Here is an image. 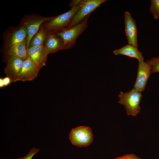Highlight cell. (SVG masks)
Masks as SVG:
<instances>
[{
	"label": "cell",
	"instance_id": "obj_2",
	"mask_svg": "<svg viewBox=\"0 0 159 159\" xmlns=\"http://www.w3.org/2000/svg\"><path fill=\"white\" fill-rule=\"evenodd\" d=\"M90 15H87L76 24L55 33L63 40V50L70 49L75 45L77 38L87 27L88 20Z\"/></svg>",
	"mask_w": 159,
	"mask_h": 159
},
{
	"label": "cell",
	"instance_id": "obj_10",
	"mask_svg": "<svg viewBox=\"0 0 159 159\" xmlns=\"http://www.w3.org/2000/svg\"><path fill=\"white\" fill-rule=\"evenodd\" d=\"M40 70L29 57L24 61L16 82L31 81L37 76Z\"/></svg>",
	"mask_w": 159,
	"mask_h": 159
},
{
	"label": "cell",
	"instance_id": "obj_14",
	"mask_svg": "<svg viewBox=\"0 0 159 159\" xmlns=\"http://www.w3.org/2000/svg\"><path fill=\"white\" fill-rule=\"evenodd\" d=\"M26 39L16 44L11 47L4 49L5 56H11L18 57L24 60L28 57Z\"/></svg>",
	"mask_w": 159,
	"mask_h": 159
},
{
	"label": "cell",
	"instance_id": "obj_16",
	"mask_svg": "<svg viewBox=\"0 0 159 159\" xmlns=\"http://www.w3.org/2000/svg\"><path fill=\"white\" fill-rule=\"evenodd\" d=\"M48 32L42 24L38 31L31 39L29 47L44 45Z\"/></svg>",
	"mask_w": 159,
	"mask_h": 159
},
{
	"label": "cell",
	"instance_id": "obj_24",
	"mask_svg": "<svg viewBox=\"0 0 159 159\" xmlns=\"http://www.w3.org/2000/svg\"><path fill=\"white\" fill-rule=\"evenodd\" d=\"M115 159H121V157L119 156V157H118L117 158H115Z\"/></svg>",
	"mask_w": 159,
	"mask_h": 159
},
{
	"label": "cell",
	"instance_id": "obj_9",
	"mask_svg": "<svg viewBox=\"0 0 159 159\" xmlns=\"http://www.w3.org/2000/svg\"><path fill=\"white\" fill-rule=\"evenodd\" d=\"M6 56V65L4 72L6 76L11 79L12 82H16L24 60L16 57L11 56Z\"/></svg>",
	"mask_w": 159,
	"mask_h": 159
},
{
	"label": "cell",
	"instance_id": "obj_19",
	"mask_svg": "<svg viewBox=\"0 0 159 159\" xmlns=\"http://www.w3.org/2000/svg\"><path fill=\"white\" fill-rule=\"evenodd\" d=\"M39 149L35 147H33L30 149L28 154L22 158H19L16 159H32L34 156L38 153Z\"/></svg>",
	"mask_w": 159,
	"mask_h": 159
},
{
	"label": "cell",
	"instance_id": "obj_4",
	"mask_svg": "<svg viewBox=\"0 0 159 159\" xmlns=\"http://www.w3.org/2000/svg\"><path fill=\"white\" fill-rule=\"evenodd\" d=\"M51 17L32 14L25 15L22 18L20 25L23 26L26 31L27 48L29 47L31 39L38 31L42 24L49 20Z\"/></svg>",
	"mask_w": 159,
	"mask_h": 159
},
{
	"label": "cell",
	"instance_id": "obj_17",
	"mask_svg": "<svg viewBox=\"0 0 159 159\" xmlns=\"http://www.w3.org/2000/svg\"><path fill=\"white\" fill-rule=\"evenodd\" d=\"M149 11L154 18H159V0H151Z\"/></svg>",
	"mask_w": 159,
	"mask_h": 159
},
{
	"label": "cell",
	"instance_id": "obj_8",
	"mask_svg": "<svg viewBox=\"0 0 159 159\" xmlns=\"http://www.w3.org/2000/svg\"><path fill=\"white\" fill-rule=\"evenodd\" d=\"M137 75L134 88L140 92L143 91L151 74L152 67L144 60L138 61Z\"/></svg>",
	"mask_w": 159,
	"mask_h": 159
},
{
	"label": "cell",
	"instance_id": "obj_20",
	"mask_svg": "<svg viewBox=\"0 0 159 159\" xmlns=\"http://www.w3.org/2000/svg\"><path fill=\"white\" fill-rule=\"evenodd\" d=\"M120 157L121 159H142L132 153L127 154Z\"/></svg>",
	"mask_w": 159,
	"mask_h": 159
},
{
	"label": "cell",
	"instance_id": "obj_23",
	"mask_svg": "<svg viewBox=\"0 0 159 159\" xmlns=\"http://www.w3.org/2000/svg\"><path fill=\"white\" fill-rule=\"evenodd\" d=\"M4 87L3 79L1 78H0V87L2 88Z\"/></svg>",
	"mask_w": 159,
	"mask_h": 159
},
{
	"label": "cell",
	"instance_id": "obj_18",
	"mask_svg": "<svg viewBox=\"0 0 159 159\" xmlns=\"http://www.w3.org/2000/svg\"><path fill=\"white\" fill-rule=\"evenodd\" d=\"M146 62L152 67L151 74L159 72V57L152 58Z\"/></svg>",
	"mask_w": 159,
	"mask_h": 159
},
{
	"label": "cell",
	"instance_id": "obj_15",
	"mask_svg": "<svg viewBox=\"0 0 159 159\" xmlns=\"http://www.w3.org/2000/svg\"><path fill=\"white\" fill-rule=\"evenodd\" d=\"M113 53L115 55H123L135 58L138 61L144 60L143 56L141 52L138 50V47L128 44L119 49L114 50Z\"/></svg>",
	"mask_w": 159,
	"mask_h": 159
},
{
	"label": "cell",
	"instance_id": "obj_13",
	"mask_svg": "<svg viewBox=\"0 0 159 159\" xmlns=\"http://www.w3.org/2000/svg\"><path fill=\"white\" fill-rule=\"evenodd\" d=\"M44 45L49 54L63 50V40L55 32H48Z\"/></svg>",
	"mask_w": 159,
	"mask_h": 159
},
{
	"label": "cell",
	"instance_id": "obj_12",
	"mask_svg": "<svg viewBox=\"0 0 159 159\" xmlns=\"http://www.w3.org/2000/svg\"><path fill=\"white\" fill-rule=\"evenodd\" d=\"M124 16L125 31L128 44L138 47V31L135 21L127 11L125 12Z\"/></svg>",
	"mask_w": 159,
	"mask_h": 159
},
{
	"label": "cell",
	"instance_id": "obj_6",
	"mask_svg": "<svg viewBox=\"0 0 159 159\" xmlns=\"http://www.w3.org/2000/svg\"><path fill=\"white\" fill-rule=\"evenodd\" d=\"M4 49L20 42L27 38V32L24 27L19 24L17 27H11L3 34Z\"/></svg>",
	"mask_w": 159,
	"mask_h": 159
},
{
	"label": "cell",
	"instance_id": "obj_3",
	"mask_svg": "<svg viewBox=\"0 0 159 159\" xmlns=\"http://www.w3.org/2000/svg\"><path fill=\"white\" fill-rule=\"evenodd\" d=\"M142 96L141 92L134 88L126 92L120 91L118 96V103L124 106L127 115L136 117L140 112Z\"/></svg>",
	"mask_w": 159,
	"mask_h": 159
},
{
	"label": "cell",
	"instance_id": "obj_5",
	"mask_svg": "<svg viewBox=\"0 0 159 159\" xmlns=\"http://www.w3.org/2000/svg\"><path fill=\"white\" fill-rule=\"evenodd\" d=\"M69 138L72 145L79 147L89 146L93 139L91 129L85 126L72 129L70 132Z\"/></svg>",
	"mask_w": 159,
	"mask_h": 159
},
{
	"label": "cell",
	"instance_id": "obj_1",
	"mask_svg": "<svg viewBox=\"0 0 159 159\" xmlns=\"http://www.w3.org/2000/svg\"><path fill=\"white\" fill-rule=\"evenodd\" d=\"M82 0L77 6L72 8L68 11L56 16L52 17L42 24L48 32L56 33L68 27L76 13L81 8Z\"/></svg>",
	"mask_w": 159,
	"mask_h": 159
},
{
	"label": "cell",
	"instance_id": "obj_7",
	"mask_svg": "<svg viewBox=\"0 0 159 159\" xmlns=\"http://www.w3.org/2000/svg\"><path fill=\"white\" fill-rule=\"evenodd\" d=\"M106 0H82L81 8L76 13L68 27H71L82 21L87 15L91 14Z\"/></svg>",
	"mask_w": 159,
	"mask_h": 159
},
{
	"label": "cell",
	"instance_id": "obj_21",
	"mask_svg": "<svg viewBox=\"0 0 159 159\" xmlns=\"http://www.w3.org/2000/svg\"><path fill=\"white\" fill-rule=\"evenodd\" d=\"M3 79L4 87L8 86L12 82L11 79L8 76H6Z\"/></svg>",
	"mask_w": 159,
	"mask_h": 159
},
{
	"label": "cell",
	"instance_id": "obj_25",
	"mask_svg": "<svg viewBox=\"0 0 159 159\" xmlns=\"http://www.w3.org/2000/svg\"><path fill=\"white\" fill-rule=\"evenodd\" d=\"M1 159H3V158H2Z\"/></svg>",
	"mask_w": 159,
	"mask_h": 159
},
{
	"label": "cell",
	"instance_id": "obj_22",
	"mask_svg": "<svg viewBox=\"0 0 159 159\" xmlns=\"http://www.w3.org/2000/svg\"><path fill=\"white\" fill-rule=\"evenodd\" d=\"M81 0H72L70 3V6L72 8L78 5Z\"/></svg>",
	"mask_w": 159,
	"mask_h": 159
},
{
	"label": "cell",
	"instance_id": "obj_11",
	"mask_svg": "<svg viewBox=\"0 0 159 159\" xmlns=\"http://www.w3.org/2000/svg\"><path fill=\"white\" fill-rule=\"evenodd\" d=\"M27 53L28 57L39 70L46 65L49 54L44 45L29 47L27 48Z\"/></svg>",
	"mask_w": 159,
	"mask_h": 159
}]
</instances>
